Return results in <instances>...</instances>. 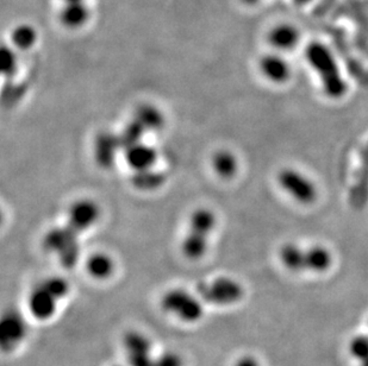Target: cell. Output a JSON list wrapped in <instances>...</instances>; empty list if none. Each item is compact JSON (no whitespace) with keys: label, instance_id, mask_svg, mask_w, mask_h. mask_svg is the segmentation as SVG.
<instances>
[{"label":"cell","instance_id":"1","mask_svg":"<svg viewBox=\"0 0 368 366\" xmlns=\"http://www.w3.org/2000/svg\"><path fill=\"white\" fill-rule=\"evenodd\" d=\"M306 56L310 66L319 76L326 96L331 99L342 98L347 93V83L331 50L319 42H312L306 48Z\"/></svg>","mask_w":368,"mask_h":366},{"label":"cell","instance_id":"2","mask_svg":"<svg viewBox=\"0 0 368 366\" xmlns=\"http://www.w3.org/2000/svg\"><path fill=\"white\" fill-rule=\"evenodd\" d=\"M160 307L183 324H197L206 313L201 297L181 288L166 291L160 299Z\"/></svg>","mask_w":368,"mask_h":366},{"label":"cell","instance_id":"3","mask_svg":"<svg viewBox=\"0 0 368 366\" xmlns=\"http://www.w3.org/2000/svg\"><path fill=\"white\" fill-rule=\"evenodd\" d=\"M79 233L68 225L49 229L43 238V247L58 256L61 265L73 269L80 259Z\"/></svg>","mask_w":368,"mask_h":366},{"label":"cell","instance_id":"4","mask_svg":"<svg viewBox=\"0 0 368 366\" xmlns=\"http://www.w3.org/2000/svg\"><path fill=\"white\" fill-rule=\"evenodd\" d=\"M197 295L204 304L216 307H229L239 304L244 296L242 284L231 277L221 276L197 286Z\"/></svg>","mask_w":368,"mask_h":366},{"label":"cell","instance_id":"5","mask_svg":"<svg viewBox=\"0 0 368 366\" xmlns=\"http://www.w3.org/2000/svg\"><path fill=\"white\" fill-rule=\"evenodd\" d=\"M278 182L291 198L301 204H312L317 198V188L311 180L293 168H285L278 175Z\"/></svg>","mask_w":368,"mask_h":366},{"label":"cell","instance_id":"6","mask_svg":"<svg viewBox=\"0 0 368 366\" xmlns=\"http://www.w3.org/2000/svg\"><path fill=\"white\" fill-rule=\"evenodd\" d=\"M28 336L26 321L17 313L5 314L0 321V347L3 352H12Z\"/></svg>","mask_w":368,"mask_h":366},{"label":"cell","instance_id":"7","mask_svg":"<svg viewBox=\"0 0 368 366\" xmlns=\"http://www.w3.org/2000/svg\"><path fill=\"white\" fill-rule=\"evenodd\" d=\"M99 216L101 208L93 200H78L68 209L67 225L81 234L96 225Z\"/></svg>","mask_w":368,"mask_h":366},{"label":"cell","instance_id":"8","mask_svg":"<svg viewBox=\"0 0 368 366\" xmlns=\"http://www.w3.org/2000/svg\"><path fill=\"white\" fill-rule=\"evenodd\" d=\"M59 302V299L51 295V293L40 283L37 287L30 291L28 297V311L35 320L47 322L51 320L58 312Z\"/></svg>","mask_w":368,"mask_h":366},{"label":"cell","instance_id":"9","mask_svg":"<svg viewBox=\"0 0 368 366\" xmlns=\"http://www.w3.org/2000/svg\"><path fill=\"white\" fill-rule=\"evenodd\" d=\"M119 151H122V148L118 139V133L103 131L97 134L93 144V155L94 161L101 168H112Z\"/></svg>","mask_w":368,"mask_h":366},{"label":"cell","instance_id":"10","mask_svg":"<svg viewBox=\"0 0 368 366\" xmlns=\"http://www.w3.org/2000/svg\"><path fill=\"white\" fill-rule=\"evenodd\" d=\"M91 16H92V11L88 6L87 1L68 3V4H62V6L60 8L58 19L65 29L74 31V30L84 28L91 19Z\"/></svg>","mask_w":368,"mask_h":366},{"label":"cell","instance_id":"11","mask_svg":"<svg viewBox=\"0 0 368 366\" xmlns=\"http://www.w3.org/2000/svg\"><path fill=\"white\" fill-rule=\"evenodd\" d=\"M259 69L266 80L276 85L286 82L291 76V67L281 55H264L260 58Z\"/></svg>","mask_w":368,"mask_h":366},{"label":"cell","instance_id":"12","mask_svg":"<svg viewBox=\"0 0 368 366\" xmlns=\"http://www.w3.org/2000/svg\"><path fill=\"white\" fill-rule=\"evenodd\" d=\"M123 152L126 164L134 171L151 169L154 168L155 163L158 161V151L153 146L144 144L143 141L131 146Z\"/></svg>","mask_w":368,"mask_h":366},{"label":"cell","instance_id":"13","mask_svg":"<svg viewBox=\"0 0 368 366\" xmlns=\"http://www.w3.org/2000/svg\"><path fill=\"white\" fill-rule=\"evenodd\" d=\"M301 33L294 25L281 23L273 26L267 35V41L276 50H291L297 46Z\"/></svg>","mask_w":368,"mask_h":366},{"label":"cell","instance_id":"14","mask_svg":"<svg viewBox=\"0 0 368 366\" xmlns=\"http://www.w3.org/2000/svg\"><path fill=\"white\" fill-rule=\"evenodd\" d=\"M210 234L211 233L206 232L204 229L189 227L181 244V251L185 257L191 261H198L204 257L208 252V246H209L208 238L210 237Z\"/></svg>","mask_w":368,"mask_h":366},{"label":"cell","instance_id":"15","mask_svg":"<svg viewBox=\"0 0 368 366\" xmlns=\"http://www.w3.org/2000/svg\"><path fill=\"white\" fill-rule=\"evenodd\" d=\"M122 345L126 352V357L154 354L151 338L137 329L126 331L122 338Z\"/></svg>","mask_w":368,"mask_h":366},{"label":"cell","instance_id":"16","mask_svg":"<svg viewBox=\"0 0 368 366\" xmlns=\"http://www.w3.org/2000/svg\"><path fill=\"white\" fill-rule=\"evenodd\" d=\"M130 182L137 191H154L162 187L166 182V174L155 168L146 171H134Z\"/></svg>","mask_w":368,"mask_h":366},{"label":"cell","instance_id":"17","mask_svg":"<svg viewBox=\"0 0 368 366\" xmlns=\"http://www.w3.org/2000/svg\"><path fill=\"white\" fill-rule=\"evenodd\" d=\"M133 119L137 121L138 124L141 125L147 132L162 129L163 124H165L162 112L160 111L159 108L151 104L140 105L135 110Z\"/></svg>","mask_w":368,"mask_h":366},{"label":"cell","instance_id":"18","mask_svg":"<svg viewBox=\"0 0 368 366\" xmlns=\"http://www.w3.org/2000/svg\"><path fill=\"white\" fill-rule=\"evenodd\" d=\"M10 40L15 49L18 51H26L36 46L38 41L37 30L34 25L21 23L11 30Z\"/></svg>","mask_w":368,"mask_h":366},{"label":"cell","instance_id":"19","mask_svg":"<svg viewBox=\"0 0 368 366\" xmlns=\"http://www.w3.org/2000/svg\"><path fill=\"white\" fill-rule=\"evenodd\" d=\"M333 264L331 251L324 246L315 245L306 250V270L324 272Z\"/></svg>","mask_w":368,"mask_h":366},{"label":"cell","instance_id":"20","mask_svg":"<svg viewBox=\"0 0 368 366\" xmlns=\"http://www.w3.org/2000/svg\"><path fill=\"white\" fill-rule=\"evenodd\" d=\"M212 168L219 177L233 179L239 171V161L229 150H218L212 157Z\"/></svg>","mask_w":368,"mask_h":366},{"label":"cell","instance_id":"21","mask_svg":"<svg viewBox=\"0 0 368 366\" xmlns=\"http://www.w3.org/2000/svg\"><path fill=\"white\" fill-rule=\"evenodd\" d=\"M86 269L93 279L104 281L111 277L115 272V262L109 254L98 252L88 258Z\"/></svg>","mask_w":368,"mask_h":366},{"label":"cell","instance_id":"22","mask_svg":"<svg viewBox=\"0 0 368 366\" xmlns=\"http://www.w3.org/2000/svg\"><path fill=\"white\" fill-rule=\"evenodd\" d=\"M281 262L287 270L293 272L306 271V250L294 244H285L279 252Z\"/></svg>","mask_w":368,"mask_h":366},{"label":"cell","instance_id":"23","mask_svg":"<svg viewBox=\"0 0 368 366\" xmlns=\"http://www.w3.org/2000/svg\"><path fill=\"white\" fill-rule=\"evenodd\" d=\"M146 130L143 129L137 121L131 119L128 124L118 133V139L121 144L122 151H126L131 146L142 143L143 137L146 134Z\"/></svg>","mask_w":368,"mask_h":366},{"label":"cell","instance_id":"24","mask_svg":"<svg viewBox=\"0 0 368 366\" xmlns=\"http://www.w3.org/2000/svg\"><path fill=\"white\" fill-rule=\"evenodd\" d=\"M348 351L351 357L360 363L368 360V334H358L351 338Z\"/></svg>","mask_w":368,"mask_h":366},{"label":"cell","instance_id":"25","mask_svg":"<svg viewBox=\"0 0 368 366\" xmlns=\"http://www.w3.org/2000/svg\"><path fill=\"white\" fill-rule=\"evenodd\" d=\"M41 284L59 301L66 299L69 294V290H71L69 283L62 277H56V276L44 279L41 282Z\"/></svg>","mask_w":368,"mask_h":366},{"label":"cell","instance_id":"26","mask_svg":"<svg viewBox=\"0 0 368 366\" xmlns=\"http://www.w3.org/2000/svg\"><path fill=\"white\" fill-rule=\"evenodd\" d=\"M153 366H185L184 358L176 351H163L161 354H155Z\"/></svg>","mask_w":368,"mask_h":366},{"label":"cell","instance_id":"27","mask_svg":"<svg viewBox=\"0 0 368 366\" xmlns=\"http://www.w3.org/2000/svg\"><path fill=\"white\" fill-rule=\"evenodd\" d=\"M1 69H3V74L8 75V76H12L17 71V56L12 48H3Z\"/></svg>","mask_w":368,"mask_h":366},{"label":"cell","instance_id":"28","mask_svg":"<svg viewBox=\"0 0 368 366\" xmlns=\"http://www.w3.org/2000/svg\"><path fill=\"white\" fill-rule=\"evenodd\" d=\"M234 366H261L259 359L251 356V354H244L235 362Z\"/></svg>","mask_w":368,"mask_h":366},{"label":"cell","instance_id":"29","mask_svg":"<svg viewBox=\"0 0 368 366\" xmlns=\"http://www.w3.org/2000/svg\"><path fill=\"white\" fill-rule=\"evenodd\" d=\"M260 1H261V0H241V3H243L244 5H248V6L259 4Z\"/></svg>","mask_w":368,"mask_h":366},{"label":"cell","instance_id":"30","mask_svg":"<svg viewBox=\"0 0 368 366\" xmlns=\"http://www.w3.org/2000/svg\"><path fill=\"white\" fill-rule=\"evenodd\" d=\"M62 4H68V3H85L86 0H61Z\"/></svg>","mask_w":368,"mask_h":366},{"label":"cell","instance_id":"31","mask_svg":"<svg viewBox=\"0 0 368 366\" xmlns=\"http://www.w3.org/2000/svg\"><path fill=\"white\" fill-rule=\"evenodd\" d=\"M310 0H294V3H297L298 5L308 4Z\"/></svg>","mask_w":368,"mask_h":366},{"label":"cell","instance_id":"32","mask_svg":"<svg viewBox=\"0 0 368 366\" xmlns=\"http://www.w3.org/2000/svg\"><path fill=\"white\" fill-rule=\"evenodd\" d=\"M361 366H368V360H366V362L361 363Z\"/></svg>","mask_w":368,"mask_h":366},{"label":"cell","instance_id":"33","mask_svg":"<svg viewBox=\"0 0 368 366\" xmlns=\"http://www.w3.org/2000/svg\"><path fill=\"white\" fill-rule=\"evenodd\" d=\"M111 366H123V365H119V364H113V365H111Z\"/></svg>","mask_w":368,"mask_h":366}]
</instances>
